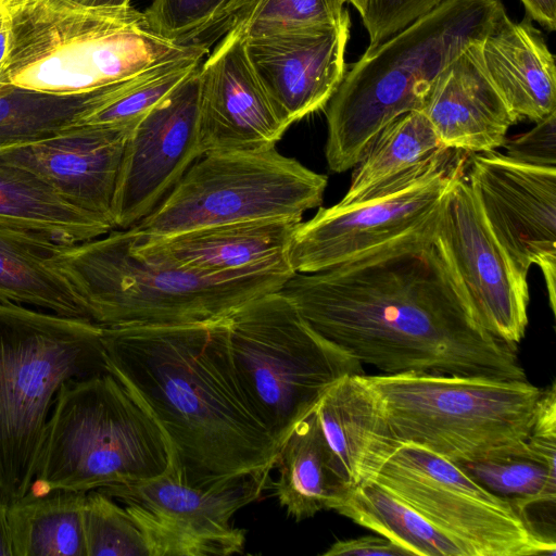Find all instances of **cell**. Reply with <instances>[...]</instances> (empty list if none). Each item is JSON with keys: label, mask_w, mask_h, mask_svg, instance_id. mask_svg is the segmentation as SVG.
<instances>
[{"label": "cell", "mask_w": 556, "mask_h": 556, "mask_svg": "<svg viewBox=\"0 0 556 556\" xmlns=\"http://www.w3.org/2000/svg\"><path fill=\"white\" fill-rule=\"evenodd\" d=\"M68 1H72L77 4H83V5H93L96 0H68Z\"/></svg>", "instance_id": "cell-45"}, {"label": "cell", "mask_w": 556, "mask_h": 556, "mask_svg": "<svg viewBox=\"0 0 556 556\" xmlns=\"http://www.w3.org/2000/svg\"><path fill=\"white\" fill-rule=\"evenodd\" d=\"M275 494L296 521L332 510L350 486L332 454L315 409L302 418L278 445Z\"/></svg>", "instance_id": "cell-25"}, {"label": "cell", "mask_w": 556, "mask_h": 556, "mask_svg": "<svg viewBox=\"0 0 556 556\" xmlns=\"http://www.w3.org/2000/svg\"><path fill=\"white\" fill-rule=\"evenodd\" d=\"M350 34L345 10L336 24L281 29L248 37V59L285 122L324 109L345 74Z\"/></svg>", "instance_id": "cell-17"}, {"label": "cell", "mask_w": 556, "mask_h": 556, "mask_svg": "<svg viewBox=\"0 0 556 556\" xmlns=\"http://www.w3.org/2000/svg\"><path fill=\"white\" fill-rule=\"evenodd\" d=\"M490 492L505 498L520 513L536 504H555L556 467L529 457L464 462L457 464Z\"/></svg>", "instance_id": "cell-31"}, {"label": "cell", "mask_w": 556, "mask_h": 556, "mask_svg": "<svg viewBox=\"0 0 556 556\" xmlns=\"http://www.w3.org/2000/svg\"><path fill=\"white\" fill-rule=\"evenodd\" d=\"M503 12L501 0H443L368 47L325 106L329 168L352 169L388 124L421 111L437 77L469 46L481 42Z\"/></svg>", "instance_id": "cell-4"}, {"label": "cell", "mask_w": 556, "mask_h": 556, "mask_svg": "<svg viewBox=\"0 0 556 556\" xmlns=\"http://www.w3.org/2000/svg\"><path fill=\"white\" fill-rule=\"evenodd\" d=\"M112 88L53 94L0 84V149L53 136L104 105Z\"/></svg>", "instance_id": "cell-30"}, {"label": "cell", "mask_w": 556, "mask_h": 556, "mask_svg": "<svg viewBox=\"0 0 556 556\" xmlns=\"http://www.w3.org/2000/svg\"><path fill=\"white\" fill-rule=\"evenodd\" d=\"M83 520L87 556H149L129 513L102 491L86 493Z\"/></svg>", "instance_id": "cell-33"}, {"label": "cell", "mask_w": 556, "mask_h": 556, "mask_svg": "<svg viewBox=\"0 0 556 556\" xmlns=\"http://www.w3.org/2000/svg\"><path fill=\"white\" fill-rule=\"evenodd\" d=\"M527 445L531 453L547 460L556 459V383L541 391Z\"/></svg>", "instance_id": "cell-37"}, {"label": "cell", "mask_w": 556, "mask_h": 556, "mask_svg": "<svg viewBox=\"0 0 556 556\" xmlns=\"http://www.w3.org/2000/svg\"><path fill=\"white\" fill-rule=\"evenodd\" d=\"M4 13V5L0 3V18L2 17Z\"/></svg>", "instance_id": "cell-46"}, {"label": "cell", "mask_w": 556, "mask_h": 556, "mask_svg": "<svg viewBox=\"0 0 556 556\" xmlns=\"http://www.w3.org/2000/svg\"><path fill=\"white\" fill-rule=\"evenodd\" d=\"M442 1L366 0L361 16L369 36V47L382 42Z\"/></svg>", "instance_id": "cell-35"}, {"label": "cell", "mask_w": 556, "mask_h": 556, "mask_svg": "<svg viewBox=\"0 0 556 556\" xmlns=\"http://www.w3.org/2000/svg\"><path fill=\"white\" fill-rule=\"evenodd\" d=\"M60 262L102 327L170 326L228 318L294 274L288 258L236 274L203 275L148 262L131 251L128 229L62 245Z\"/></svg>", "instance_id": "cell-5"}, {"label": "cell", "mask_w": 556, "mask_h": 556, "mask_svg": "<svg viewBox=\"0 0 556 556\" xmlns=\"http://www.w3.org/2000/svg\"><path fill=\"white\" fill-rule=\"evenodd\" d=\"M241 387L277 445L324 393L362 364L329 342L280 291L252 299L228 318Z\"/></svg>", "instance_id": "cell-9"}, {"label": "cell", "mask_w": 556, "mask_h": 556, "mask_svg": "<svg viewBox=\"0 0 556 556\" xmlns=\"http://www.w3.org/2000/svg\"><path fill=\"white\" fill-rule=\"evenodd\" d=\"M394 439L455 464L528 456L542 389L526 380L404 372L365 375Z\"/></svg>", "instance_id": "cell-8"}, {"label": "cell", "mask_w": 556, "mask_h": 556, "mask_svg": "<svg viewBox=\"0 0 556 556\" xmlns=\"http://www.w3.org/2000/svg\"><path fill=\"white\" fill-rule=\"evenodd\" d=\"M5 505L0 498V556H11V547L8 538Z\"/></svg>", "instance_id": "cell-40"}, {"label": "cell", "mask_w": 556, "mask_h": 556, "mask_svg": "<svg viewBox=\"0 0 556 556\" xmlns=\"http://www.w3.org/2000/svg\"><path fill=\"white\" fill-rule=\"evenodd\" d=\"M106 369L166 435L172 468L191 486L274 469L278 445L238 379L226 319L103 327Z\"/></svg>", "instance_id": "cell-2"}, {"label": "cell", "mask_w": 556, "mask_h": 556, "mask_svg": "<svg viewBox=\"0 0 556 556\" xmlns=\"http://www.w3.org/2000/svg\"><path fill=\"white\" fill-rule=\"evenodd\" d=\"M480 43L469 46L437 77L421 110L451 150L496 151L518 122L484 70Z\"/></svg>", "instance_id": "cell-21"}, {"label": "cell", "mask_w": 556, "mask_h": 556, "mask_svg": "<svg viewBox=\"0 0 556 556\" xmlns=\"http://www.w3.org/2000/svg\"><path fill=\"white\" fill-rule=\"evenodd\" d=\"M137 122L77 124L0 149V157L31 172L67 203L115 229L113 205L122 159Z\"/></svg>", "instance_id": "cell-18"}, {"label": "cell", "mask_w": 556, "mask_h": 556, "mask_svg": "<svg viewBox=\"0 0 556 556\" xmlns=\"http://www.w3.org/2000/svg\"><path fill=\"white\" fill-rule=\"evenodd\" d=\"M346 1L351 2L356 8V10L359 12V14L362 15V13L364 12V9H365L366 0H346Z\"/></svg>", "instance_id": "cell-44"}, {"label": "cell", "mask_w": 556, "mask_h": 556, "mask_svg": "<svg viewBox=\"0 0 556 556\" xmlns=\"http://www.w3.org/2000/svg\"><path fill=\"white\" fill-rule=\"evenodd\" d=\"M86 493H27L5 507L11 556H87Z\"/></svg>", "instance_id": "cell-28"}, {"label": "cell", "mask_w": 556, "mask_h": 556, "mask_svg": "<svg viewBox=\"0 0 556 556\" xmlns=\"http://www.w3.org/2000/svg\"><path fill=\"white\" fill-rule=\"evenodd\" d=\"M433 228L279 290L329 342L383 374L526 380L517 346L476 320Z\"/></svg>", "instance_id": "cell-1"}, {"label": "cell", "mask_w": 556, "mask_h": 556, "mask_svg": "<svg viewBox=\"0 0 556 556\" xmlns=\"http://www.w3.org/2000/svg\"><path fill=\"white\" fill-rule=\"evenodd\" d=\"M463 166L444 192L433 240L447 261L478 324L517 346L528 326V274L490 229Z\"/></svg>", "instance_id": "cell-14"}, {"label": "cell", "mask_w": 556, "mask_h": 556, "mask_svg": "<svg viewBox=\"0 0 556 556\" xmlns=\"http://www.w3.org/2000/svg\"><path fill=\"white\" fill-rule=\"evenodd\" d=\"M233 0H153L144 12L159 35L180 45H198L202 34H224ZM211 36L210 41L213 39ZM199 46V45H198Z\"/></svg>", "instance_id": "cell-34"}, {"label": "cell", "mask_w": 556, "mask_h": 556, "mask_svg": "<svg viewBox=\"0 0 556 556\" xmlns=\"http://www.w3.org/2000/svg\"><path fill=\"white\" fill-rule=\"evenodd\" d=\"M323 556H410L407 551L379 535H363L353 539L338 540L332 543Z\"/></svg>", "instance_id": "cell-38"}, {"label": "cell", "mask_w": 556, "mask_h": 556, "mask_svg": "<svg viewBox=\"0 0 556 556\" xmlns=\"http://www.w3.org/2000/svg\"><path fill=\"white\" fill-rule=\"evenodd\" d=\"M163 430L111 372L65 381L46 426L29 493H87L131 485L168 471Z\"/></svg>", "instance_id": "cell-7"}, {"label": "cell", "mask_w": 556, "mask_h": 556, "mask_svg": "<svg viewBox=\"0 0 556 556\" xmlns=\"http://www.w3.org/2000/svg\"><path fill=\"white\" fill-rule=\"evenodd\" d=\"M130 0H96L93 5L124 7L129 5Z\"/></svg>", "instance_id": "cell-43"}, {"label": "cell", "mask_w": 556, "mask_h": 556, "mask_svg": "<svg viewBox=\"0 0 556 556\" xmlns=\"http://www.w3.org/2000/svg\"><path fill=\"white\" fill-rule=\"evenodd\" d=\"M314 409L350 486L372 480L400 444L365 374L339 379L324 393Z\"/></svg>", "instance_id": "cell-23"}, {"label": "cell", "mask_w": 556, "mask_h": 556, "mask_svg": "<svg viewBox=\"0 0 556 556\" xmlns=\"http://www.w3.org/2000/svg\"><path fill=\"white\" fill-rule=\"evenodd\" d=\"M372 481L445 533L465 556L555 555L554 538L536 530L528 515L421 446L399 444Z\"/></svg>", "instance_id": "cell-11"}, {"label": "cell", "mask_w": 556, "mask_h": 556, "mask_svg": "<svg viewBox=\"0 0 556 556\" xmlns=\"http://www.w3.org/2000/svg\"><path fill=\"white\" fill-rule=\"evenodd\" d=\"M244 1L245 0H233V2L231 3V5H230V8L228 10L227 18H226V22H225V25H224V28H223V33L227 31L228 25H229V22H230L231 17L240 9V7L243 4Z\"/></svg>", "instance_id": "cell-42"}, {"label": "cell", "mask_w": 556, "mask_h": 556, "mask_svg": "<svg viewBox=\"0 0 556 556\" xmlns=\"http://www.w3.org/2000/svg\"><path fill=\"white\" fill-rule=\"evenodd\" d=\"M200 65L132 127L115 191V229L131 228L148 216L203 155Z\"/></svg>", "instance_id": "cell-15"}, {"label": "cell", "mask_w": 556, "mask_h": 556, "mask_svg": "<svg viewBox=\"0 0 556 556\" xmlns=\"http://www.w3.org/2000/svg\"><path fill=\"white\" fill-rule=\"evenodd\" d=\"M448 150L421 111L404 113L388 124L353 167L348 191L339 201L370 198L413 175Z\"/></svg>", "instance_id": "cell-27"}, {"label": "cell", "mask_w": 556, "mask_h": 556, "mask_svg": "<svg viewBox=\"0 0 556 556\" xmlns=\"http://www.w3.org/2000/svg\"><path fill=\"white\" fill-rule=\"evenodd\" d=\"M8 41H9V25H8V17L4 13L2 17L0 18V75L4 65L7 51H8Z\"/></svg>", "instance_id": "cell-41"}, {"label": "cell", "mask_w": 556, "mask_h": 556, "mask_svg": "<svg viewBox=\"0 0 556 556\" xmlns=\"http://www.w3.org/2000/svg\"><path fill=\"white\" fill-rule=\"evenodd\" d=\"M63 244L38 232L0 225V302L92 320L61 265Z\"/></svg>", "instance_id": "cell-24"}, {"label": "cell", "mask_w": 556, "mask_h": 556, "mask_svg": "<svg viewBox=\"0 0 556 556\" xmlns=\"http://www.w3.org/2000/svg\"><path fill=\"white\" fill-rule=\"evenodd\" d=\"M269 475L191 486L170 466L154 479L100 491L127 505L149 556H228L241 553L245 543V531L231 526V517L260 497Z\"/></svg>", "instance_id": "cell-13"}, {"label": "cell", "mask_w": 556, "mask_h": 556, "mask_svg": "<svg viewBox=\"0 0 556 556\" xmlns=\"http://www.w3.org/2000/svg\"><path fill=\"white\" fill-rule=\"evenodd\" d=\"M237 28L200 65V139L203 154L275 148L289 125L276 110Z\"/></svg>", "instance_id": "cell-19"}, {"label": "cell", "mask_w": 556, "mask_h": 556, "mask_svg": "<svg viewBox=\"0 0 556 556\" xmlns=\"http://www.w3.org/2000/svg\"><path fill=\"white\" fill-rule=\"evenodd\" d=\"M506 155L518 162L556 166V112L536 122L527 132L506 139Z\"/></svg>", "instance_id": "cell-36"}, {"label": "cell", "mask_w": 556, "mask_h": 556, "mask_svg": "<svg viewBox=\"0 0 556 556\" xmlns=\"http://www.w3.org/2000/svg\"><path fill=\"white\" fill-rule=\"evenodd\" d=\"M332 510L391 540L410 556H465L445 533L372 480L349 486Z\"/></svg>", "instance_id": "cell-29"}, {"label": "cell", "mask_w": 556, "mask_h": 556, "mask_svg": "<svg viewBox=\"0 0 556 556\" xmlns=\"http://www.w3.org/2000/svg\"><path fill=\"white\" fill-rule=\"evenodd\" d=\"M12 1H14V0H0V3L5 5V4H8V3L12 2Z\"/></svg>", "instance_id": "cell-47"}, {"label": "cell", "mask_w": 556, "mask_h": 556, "mask_svg": "<svg viewBox=\"0 0 556 556\" xmlns=\"http://www.w3.org/2000/svg\"><path fill=\"white\" fill-rule=\"evenodd\" d=\"M345 1L245 0L228 29L237 28L248 38L287 28L336 24L344 14Z\"/></svg>", "instance_id": "cell-32"}, {"label": "cell", "mask_w": 556, "mask_h": 556, "mask_svg": "<svg viewBox=\"0 0 556 556\" xmlns=\"http://www.w3.org/2000/svg\"><path fill=\"white\" fill-rule=\"evenodd\" d=\"M462 151L446 150L413 175L363 201L320 207L298 226L288 261L294 273L327 270L430 231Z\"/></svg>", "instance_id": "cell-12"}, {"label": "cell", "mask_w": 556, "mask_h": 556, "mask_svg": "<svg viewBox=\"0 0 556 556\" xmlns=\"http://www.w3.org/2000/svg\"><path fill=\"white\" fill-rule=\"evenodd\" d=\"M0 225L75 244L113 228L63 200L31 172L0 157Z\"/></svg>", "instance_id": "cell-26"}, {"label": "cell", "mask_w": 556, "mask_h": 556, "mask_svg": "<svg viewBox=\"0 0 556 556\" xmlns=\"http://www.w3.org/2000/svg\"><path fill=\"white\" fill-rule=\"evenodd\" d=\"M327 176L276 148L199 157L161 203L132 228L161 237L225 223L303 218L321 204Z\"/></svg>", "instance_id": "cell-10"}, {"label": "cell", "mask_w": 556, "mask_h": 556, "mask_svg": "<svg viewBox=\"0 0 556 556\" xmlns=\"http://www.w3.org/2000/svg\"><path fill=\"white\" fill-rule=\"evenodd\" d=\"M530 17L513 22L503 12L480 43L484 70L519 121L540 122L556 112V67Z\"/></svg>", "instance_id": "cell-22"}, {"label": "cell", "mask_w": 556, "mask_h": 556, "mask_svg": "<svg viewBox=\"0 0 556 556\" xmlns=\"http://www.w3.org/2000/svg\"><path fill=\"white\" fill-rule=\"evenodd\" d=\"M527 16L549 31L556 29V0H521Z\"/></svg>", "instance_id": "cell-39"}, {"label": "cell", "mask_w": 556, "mask_h": 556, "mask_svg": "<svg viewBox=\"0 0 556 556\" xmlns=\"http://www.w3.org/2000/svg\"><path fill=\"white\" fill-rule=\"evenodd\" d=\"M300 218H268L211 225L161 237L128 228L131 251L165 266L203 275L236 274L288 258Z\"/></svg>", "instance_id": "cell-20"}, {"label": "cell", "mask_w": 556, "mask_h": 556, "mask_svg": "<svg viewBox=\"0 0 556 556\" xmlns=\"http://www.w3.org/2000/svg\"><path fill=\"white\" fill-rule=\"evenodd\" d=\"M466 178L490 229L522 271L556 266V166L472 153Z\"/></svg>", "instance_id": "cell-16"}, {"label": "cell", "mask_w": 556, "mask_h": 556, "mask_svg": "<svg viewBox=\"0 0 556 556\" xmlns=\"http://www.w3.org/2000/svg\"><path fill=\"white\" fill-rule=\"evenodd\" d=\"M105 372L101 325L0 302V498L5 506L33 485L61 386Z\"/></svg>", "instance_id": "cell-6"}, {"label": "cell", "mask_w": 556, "mask_h": 556, "mask_svg": "<svg viewBox=\"0 0 556 556\" xmlns=\"http://www.w3.org/2000/svg\"><path fill=\"white\" fill-rule=\"evenodd\" d=\"M4 8L9 41L0 84L40 92H90L208 51L164 38L130 5L14 0Z\"/></svg>", "instance_id": "cell-3"}]
</instances>
